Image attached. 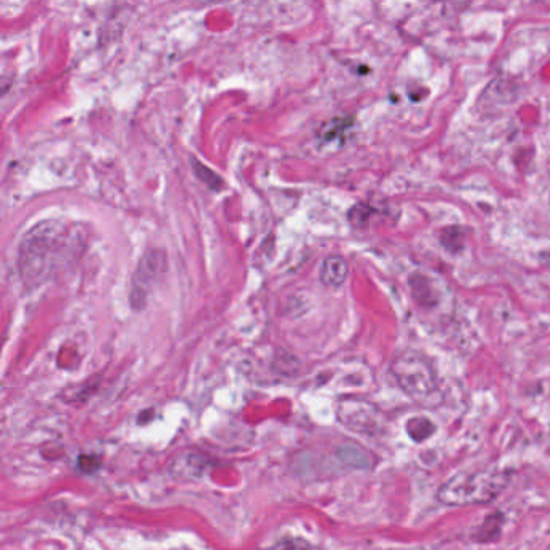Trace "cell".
<instances>
[{"label": "cell", "mask_w": 550, "mask_h": 550, "mask_svg": "<svg viewBox=\"0 0 550 550\" xmlns=\"http://www.w3.org/2000/svg\"><path fill=\"white\" fill-rule=\"evenodd\" d=\"M336 455L337 460L341 461L344 466L352 468V470H368V468L372 466L369 455L358 445L344 444L336 450Z\"/></svg>", "instance_id": "ba28073f"}, {"label": "cell", "mask_w": 550, "mask_h": 550, "mask_svg": "<svg viewBox=\"0 0 550 550\" xmlns=\"http://www.w3.org/2000/svg\"><path fill=\"white\" fill-rule=\"evenodd\" d=\"M405 429H407V434L415 442H423L433 436L436 428L428 418H423V416H413V418H410L407 421Z\"/></svg>", "instance_id": "7c38bea8"}, {"label": "cell", "mask_w": 550, "mask_h": 550, "mask_svg": "<svg viewBox=\"0 0 550 550\" xmlns=\"http://www.w3.org/2000/svg\"><path fill=\"white\" fill-rule=\"evenodd\" d=\"M512 473L508 470L464 471L452 476L441 486L438 498L452 507L480 505L492 502L510 484Z\"/></svg>", "instance_id": "7a4b0ae2"}, {"label": "cell", "mask_w": 550, "mask_h": 550, "mask_svg": "<svg viewBox=\"0 0 550 550\" xmlns=\"http://www.w3.org/2000/svg\"><path fill=\"white\" fill-rule=\"evenodd\" d=\"M270 550H312V547H310V544H307L305 541H303V539L286 537V539H281V541H277Z\"/></svg>", "instance_id": "9a60e30c"}, {"label": "cell", "mask_w": 550, "mask_h": 550, "mask_svg": "<svg viewBox=\"0 0 550 550\" xmlns=\"http://www.w3.org/2000/svg\"><path fill=\"white\" fill-rule=\"evenodd\" d=\"M337 418L358 434L374 436L385 428V418L376 405L363 399H344L337 405Z\"/></svg>", "instance_id": "277c9868"}, {"label": "cell", "mask_w": 550, "mask_h": 550, "mask_svg": "<svg viewBox=\"0 0 550 550\" xmlns=\"http://www.w3.org/2000/svg\"><path fill=\"white\" fill-rule=\"evenodd\" d=\"M165 255L158 249L147 250L139 260L137 268L132 275L130 291V303L135 310H142L146 307L152 286L165 271Z\"/></svg>", "instance_id": "5b68a950"}, {"label": "cell", "mask_w": 550, "mask_h": 550, "mask_svg": "<svg viewBox=\"0 0 550 550\" xmlns=\"http://www.w3.org/2000/svg\"><path fill=\"white\" fill-rule=\"evenodd\" d=\"M373 208L367 204H357L353 205L351 212H349V220L356 228H365L368 224L369 217H372Z\"/></svg>", "instance_id": "4fadbf2b"}, {"label": "cell", "mask_w": 550, "mask_h": 550, "mask_svg": "<svg viewBox=\"0 0 550 550\" xmlns=\"http://www.w3.org/2000/svg\"><path fill=\"white\" fill-rule=\"evenodd\" d=\"M390 369L399 388L421 407L433 408L442 402L433 365L420 352H402L394 358Z\"/></svg>", "instance_id": "3957f363"}, {"label": "cell", "mask_w": 550, "mask_h": 550, "mask_svg": "<svg viewBox=\"0 0 550 550\" xmlns=\"http://www.w3.org/2000/svg\"><path fill=\"white\" fill-rule=\"evenodd\" d=\"M192 167H194L195 176H197L200 181L207 184L210 189H215V191H217V189H220L221 178H218L217 174L212 171V169L207 168V167H204L202 163H199V162H192Z\"/></svg>", "instance_id": "5bb4252c"}, {"label": "cell", "mask_w": 550, "mask_h": 550, "mask_svg": "<svg viewBox=\"0 0 550 550\" xmlns=\"http://www.w3.org/2000/svg\"><path fill=\"white\" fill-rule=\"evenodd\" d=\"M65 239L63 223L47 220L31 228L20 244V275L26 286H39L47 280L59 259L61 240Z\"/></svg>", "instance_id": "6da1fadb"}, {"label": "cell", "mask_w": 550, "mask_h": 550, "mask_svg": "<svg viewBox=\"0 0 550 550\" xmlns=\"http://www.w3.org/2000/svg\"><path fill=\"white\" fill-rule=\"evenodd\" d=\"M410 287H412L413 299L418 302L421 307L431 308L438 303V299H436V294H434L433 282H431L428 276H425L421 273L412 275L410 276Z\"/></svg>", "instance_id": "9c48e42d"}, {"label": "cell", "mask_w": 550, "mask_h": 550, "mask_svg": "<svg viewBox=\"0 0 550 550\" xmlns=\"http://www.w3.org/2000/svg\"><path fill=\"white\" fill-rule=\"evenodd\" d=\"M466 236L468 231L461 226H447L441 231L439 240L442 244V247L445 250H449L450 254H459V252L464 250L466 244Z\"/></svg>", "instance_id": "30bf717a"}, {"label": "cell", "mask_w": 550, "mask_h": 550, "mask_svg": "<svg viewBox=\"0 0 550 550\" xmlns=\"http://www.w3.org/2000/svg\"><path fill=\"white\" fill-rule=\"evenodd\" d=\"M208 468V459L199 452H184L178 455L171 464V475L179 480H195L200 478Z\"/></svg>", "instance_id": "8992f818"}, {"label": "cell", "mask_w": 550, "mask_h": 550, "mask_svg": "<svg viewBox=\"0 0 550 550\" xmlns=\"http://www.w3.org/2000/svg\"><path fill=\"white\" fill-rule=\"evenodd\" d=\"M503 524V515L502 513H494V515L487 517L484 521L480 528H478V531L475 533V537L476 541L480 542H489V541H494V539L498 537V534H501V528Z\"/></svg>", "instance_id": "8fae6325"}, {"label": "cell", "mask_w": 550, "mask_h": 550, "mask_svg": "<svg viewBox=\"0 0 550 550\" xmlns=\"http://www.w3.org/2000/svg\"><path fill=\"white\" fill-rule=\"evenodd\" d=\"M100 459L97 455H79L78 468L83 473H96L100 468Z\"/></svg>", "instance_id": "2e32d148"}, {"label": "cell", "mask_w": 550, "mask_h": 550, "mask_svg": "<svg viewBox=\"0 0 550 550\" xmlns=\"http://www.w3.org/2000/svg\"><path fill=\"white\" fill-rule=\"evenodd\" d=\"M349 276V263L344 257L331 255L321 263L320 280L328 287H339L346 282Z\"/></svg>", "instance_id": "52a82bcc"}]
</instances>
